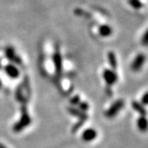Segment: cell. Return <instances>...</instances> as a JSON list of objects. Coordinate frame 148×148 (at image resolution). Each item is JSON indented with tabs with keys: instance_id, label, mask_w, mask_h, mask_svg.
Wrapping results in <instances>:
<instances>
[{
	"instance_id": "cell-12",
	"label": "cell",
	"mask_w": 148,
	"mask_h": 148,
	"mask_svg": "<svg viewBox=\"0 0 148 148\" xmlns=\"http://www.w3.org/2000/svg\"><path fill=\"white\" fill-rule=\"evenodd\" d=\"M108 60H109V63H110L111 68L114 70H115L117 69V58L115 54L113 52L108 53Z\"/></svg>"
},
{
	"instance_id": "cell-1",
	"label": "cell",
	"mask_w": 148,
	"mask_h": 148,
	"mask_svg": "<svg viewBox=\"0 0 148 148\" xmlns=\"http://www.w3.org/2000/svg\"><path fill=\"white\" fill-rule=\"evenodd\" d=\"M31 123H32V119L27 111V104H21V118L18 122L13 125L12 130L14 132H20L28 127Z\"/></svg>"
},
{
	"instance_id": "cell-8",
	"label": "cell",
	"mask_w": 148,
	"mask_h": 148,
	"mask_svg": "<svg viewBox=\"0 0 148 148\" xmlns=\"http://www.w3.org/2000/svg\"><path fill=\"white\" fill-rule=\"evenodd\" d=\"M4 71H5V73L9 77L13 78V79L17 78L19 77V75H20V73H19L18 69H16L15 66L12 65V64L7 65L4 68Z\"/></svg>"
},
{
	"instance_id": "cell-11",
	"label": "cell",
	"mask_w": 148,
	"mask_h": 148,
	"mask_svg": "<svg viewBox=\"0 0 148 148\" xmlns=\"http://www.w3.org/2000/svg\"><path fill=\"white\" fill-rule=\"evenodd\" d=\"M138 127L141 132H146L147 129V120L145 116H141L138 119Z\"/></svg>"
},
{
	"instance_id": "cell-20",
	"label": "cell",
	"mask_w": 148,
	"mask_h": 148,
	"mask_svg": "<svg viewBox=\"0 0 148 148\" xmlns=\"http://www.w3.org/2000/svg\"><path fill=\"white\" fill-rule=\"evenodd\" d=\"M0 148H7V147H6L5 146H3L2 143H0Z\"/></svg>"
},
{
	"instance_id": "cell-16",
	"label": "cell",
	"mask_w": 148,
	"mask_h": 148,
	"mask_svg": "<svg viewBox=\"0 0 148 148\" xmlns=\"http://www.w3.org/2000/svg\"><path fill=\"white\" fill-rule=\"evenodd\" d=\"M78 106H79V110H81L82 111H83V112H86V110H89V104L87 103V102H86V101H80V103L78 104Z\"/></svg>"
},
{
	"instance_id": "cell-7",
	"label": "cell",
	"mask_w": 148,
	"mask_h": 148,
	"mask_svg": "<svg viewBox=\"0 0 148 148\" xmlns=\"http://www.w3.org/2000/svg\"><path fill=\"white\" fill-rule=\"evenodd\" d=\"M53 64H54L56 73L60 75L62 72V58L58 51H55L53 53Z\"/></svg>"
},
{
	"instance_id": "cell-9",
	"label": "cell",
	"mask_w": 148,
	"mask_h": 148,
	"mask_svg": "<svg viewBox=\"0 0 148 148\" xmlns=\"http://www.w3.org/2000/svg\"><path fill=\"white\" fill-rule=\"evenodd\" d=\"M22 90H23V89H22L21 86H19L16 89V91H15V98H16V101L20 102L21 104H27V99L23 95Z\"/></svg>"
},
{
	"instance_id": "cell-15",
	"label": "cell",
	"mask_w": 148,
	"mask_h": 148,
	"mask_svg": "<svg viewBox=\"0 0 148 148\" xmlns=\"http://www.w3.org/2000/svg\"><path fill=\"white\" fill-rule=\"evenodd\" d=\"M128 3L132 6L133 8H141L143 7V3L139 0H128Z\"/></svg>"
},
{
	"instance_id": "cell-3",
	"label": "cell",
	"mask_w": 148,
	"mask_h": 148,
	"mask_svg": "<svg viewBox=\"0 0 148 148\" xmlns=\"http://www.w3.org/2000/svg\"><path fill=\"white\" fill-rule=\"evenodd\" d=\"M103 77L108 86H112L117 81V74L114 71L110 69H105L103 72Z\"/></svg>"
},
{
	"instance_id": "cell-5",
	"label": "cell",
	"mask_w": 148,
	"mask_h": 148,
	"mask_svg": "<svg viewBox=\"0 0 148 148\" xmlns=\"http://www.w3.org/2000/svg\"><path fill=\"white\" fill-rule=\"evenodd\" d=\"M146 60V57L143 53H140L138 54V56L135 58V59L133 60L132 64V69L135 72L139 71L141 68L143 66V64L145 63Z\"/></svg>"
},
{
	"instance_id": "cell-6",
	"label": "cell",
	"mask_w": 148,
	"mask_h": 148,
	"mask_svg": "<svg viewBox=\"0 0 148 148\" xmlns=\"http://www.w3.org/2000/svg\"><path fill=\"white\" fill-rule=\"evenodd\" d=\"M68 111H69V114H71L73 116L77 117V118H78L79 119H82V120L86 121L88 119V115H87V114L86 112H83L79 109H76L75 107H69Z\"/></svg>"
},
{
	"instance_id": "cell-14",
	"label": "cell",
	"mask_w": 148,
	"mask_h": 148,
	"mask_svg": "<svg viewBox=\"0 0 148 148\" xmlns=\"http://www.w3.org/2000/svg\"><path fill=\"white\" fill-rule=\"evenodd\" d=\"M84 123H85L84 120L79 119V120H78V122H77V123L74 124L73 126V128H72V132H73V133L77 132L80 128L82 127V125L84 124Z\"/></svg>"
},
{
	"instance_id": "cell-13",
	"label": "cell",
	"mask_w": 148,
	"mask_h": 148,
	"mask_svg": "<svg viewBox=\"0 0 148 148\" xmlns=\"http://www.w3.org/2000/svg\"><path fill=\"white\" fill-rule=\"evenodd\" d=\"M111 33H112V29H111L110 27L105 25V26H102V27H100V34L102 36H109Z\"/></svg>"
},
{
	"instance_id": "cell-17",
	"label": "cell",
	"mask_w": 148,
	"mask_h": 148,
	"mask_svg": "<svg viewBox=\"0 0 148 148\" xmlns=\"http://www.w3.org/2000/svg\"><path fill=\"white\" fill-rule=\"evenodd\" d=\"M80 101H81V100H80V96L78 95H75V96H73V97L70 100V104L73 106H78Z\"/></svg>"
},
{
	"instance_id": "cell-2",
	"label": "cell",
	"mask_w": 148,
	"mask_h": 148,
	"mask_svg": "<svg viewBox=\"0 0 148 148\" xmlns=\"http://www.w3.org/2000/svg\"><path fill=\"white\" fill-rule=\"evenodd\" d=\"M124 106V101L123 100H118L107 110L106 112V117L112 119L118 114V113L121 110Z\"/></svg>"
},
{
	"instance_id": "cell-10",
	"label": "cell",
	"mask_w": 148,
	"mask_h": 148,
	"mask_svg": "<svg viewBox=\"0 0 148 148\" xmlns=\"http://www.w3.org/2000/svg\"><path fill=\"white\" fill-rule=\"evenodd\" d=\"M132 109H133L135 111H137L138 113H139L141 116H146V114H147V111H146V110H145V108H144L143 105H142L141 103H139V102H138V101H132Z\"/></svg>"
},
{
	"instance_id": "cell-4",
	"label": "cell",
	"mask_w": 148,
	"mask_h": 148,
	"mask_svg": "<svg viewBox=\"0 0 148 148\" xmlns=\"http://www.w3.org/2000/svg\"><path fill=\"white\" fill-rule=\"evenodd\" d=\"M96 137H97V132L95 131L94 128H87L82 132V139L84 142L89 143V142H91L94 139H95Z\"/></svg>"
},
{
	"instance_id": "cell-18",
	"label": "cell",
	"mask_w": 148,
	"mask_h": 148,
	"mask_svg": "<svg viewBox=\"0 0 148 148\" xmlns=\"http://www.w3.org/2000/svg\"><path fill=\"white\" fill-rule=\"evenodd\" d=\"M147 93L146 92L144 95H143V97H142V99H141V101H142V105H144V106H146V105H147Z\"/></svg>"
},
{
	"instance_id": "cell-21",
	"label": "cell",
	"mask_w": 148,
	"mask_h": 148,
	"mask_svg": "<svg viewBox=\"0 0 148 148\" xmlns=\"http://www.w3.org/2000/svg\"><path fill=\"white\" fill-rule=\"evenodd\" d=\"M1 86H2V82H1V80H0V88H1Z\"/></svg>"
},
{
	"instance_id": "cell-19",
	"label": "cell",
	"mask_w": 148,
	"mask_h": 148,
	"mask_svg": "<svg viewBox=\"0 0 148 148\" xmlns=\"http://www.w3.org/2000/svg\"><path fill=\"white\" fill-rule=\"evenodd\" d=\"M147 32L145 33V35H144V36H143V45H147Z\"/></svg>"
}]
</instances>
